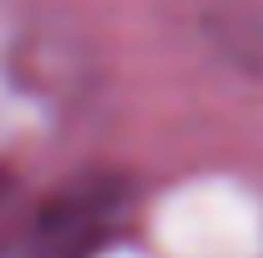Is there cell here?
<instances>
[{"instance_id": "obj_2", "label": "cell", "mask_w": 263, "mask_h": 258, "mask_svg": "<svg viewBox=\"0 0 263 258\" xmlns=\"http://www.w3.org/2000/svg\"><path fill=\"white\" fill-rule=\"evenodd\" d=\"M177 10L213 61L263 76V0H177Z\"/></svg>"}, {"instance_id": "obj_1", "label": "cell", "mask_w": 263, "mask_h": 258, "mask_svg": "<svg viewBox=\"0 0 263 258\" xmlns=\"http://www.w3.org/2000/svg\"><path fill=\"white\" fill-rule=\"evenodd\" d=\"M91 46L46 0H0V193L61 147L91 101Z\"/></svg>"}]
</instances>
